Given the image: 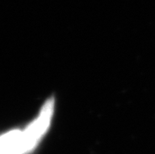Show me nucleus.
<instances>
[{
    "instance_id": "f257e3e1",
    "label": "nucleus",
    "mask_w": 155,
    "mask_h": 154,
    "mask_svg": "<svg viewBox=\"0 0 155 154\" xmlns=\"http://www.w3.org/2000/svg\"><path fill=\"white\" fill-rule=\"evenodd\" d=\"M53 100L51 99L47 101L45 105L43 106L39 119L30 125L24 132H22L24 147L25 152H29L35 147L42 135L47 130L51 120V114L53 112Z\"/></svg>"
},
{
    "instance_id": "f03ea898",
    "label": "nucleus",
    "mask_w": 155,
    "mask_h": 154,
    "mask_svg": "<svg viewBox=\"0 0 155 154\" xmlns=\"http://www.w3.org/2000/svg\"><path fill=\"white\" fill-rule=\"evenodd\" d=\"M25 153L22 132L14 131L0 137V154Z\"/></svg>"
}]
</instances>
